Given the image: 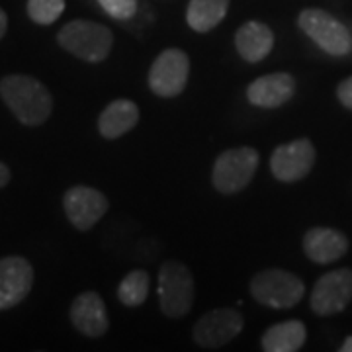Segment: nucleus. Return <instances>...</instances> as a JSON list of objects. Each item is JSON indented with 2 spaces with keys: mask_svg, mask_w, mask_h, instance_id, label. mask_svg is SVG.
<instances>
[{
  "mask_svg": "<svg viewBox=\"0 0 352 352\" xmlns=\"http://www.w3.org/2000/svg\"><path fill=\"white\" fill-rule=\"evenodd\" d=\"M0 98L24 126H41L53 110L45 85L30 75H8L0 80Z\"/></svg>",
  "mask_w": 352,
  "mask_h": 352,
  "instance_id": "1",
  "label": "nucleus"
},
{
  "mask_svg": "<svg viewBox=\"0 0 352 352\" xmlns=\"http://www.w3.org/2000/svg\"><path fill=\"white\" fill-rule=\"evenodd\" d=\"M57 41L65 51L87 63H102L112 51L113 36L106 25L88 20H73L61 28Z\"/></svg>",
  "mask_w": 352,
  "mask_h": 352,
  "instance_id": "2",
  "label": "nucleus"
},
{
  "mask_svg": "<svg viewBox=\"0 0 352 352\" xmlns=\"http://www.w3.org/2000/svg\"><path fill=\"white\" fill-rule=\"evenodd\" d=\"M252 298L272 309H289L302 302L305 286L300 278L282 268L258 272L251 282Z\"/></svg>",
  "mask_w": 352,
  "mask_h": 352,
  "instance_id": "3",
  "label": "nucleus"
},
{
  "mask_svg": "<svg viewBox=\"0 0 352 352\" xmlns=\"http://www.w3.org/2000/svg\"><path fill=\"white\" fill-rule=\"evenodd\" d=\"M159 303L166 317H184L194 303V276L186 264L168 261L159 270Z\"/></svg>",
  "mask_w": 352,
  "mask_h": 352,
  "instance_id": "4",
  "label": "nucleus"
},
{
  "mask_svg": "<svg viewBox=\"0 0 352 352\" xmlns=\"http://www.w3.org/2000/svg\"><path fill=\"white\" fill-rule=\"evenodd\" d=\"M258 151L252 147H237L223 151L214 164L212 182L221 194H237L249 186L258 168Z\"/></svg>",
  "mask_w": 352,
  "mask_h": 352,
  "instance_id": "5",
  "label": "nucleus"
},
{
  "mask_svg": "<svg viewBox=\"0 0 352 352\" xmlns=\"http://www.w3.org/2000/svg\"><path fill=\"white\" fill-rule=\"evenodd\" d=\"M298 24L303 34L314 39L329 55L342 57L352 51V34L349 28L325 10L305 8L298 18Z\"/></svg>",
  "mask_w": 352,
  "mask_h": 352,
  "instance_id": "6",
  "label": "nucleus"
},
{
  "mask_svg": "<svg viewBox=\"0 0 352 352\" xmlns=\"http://www.w3.org/2000/svg\"><path fill=\"white\" fill-rule=\"evenodd\" d=\"M190 59L182 50H164L149 69V88L157 96L175 98L188 85Z\"/></svg>",
  "mask_w": 352,
  "mask_h": 352,
  "instance_id": "7",
  "label": "nucleus"
},
{
  "mask_svg": "<svg viewBox=\"0 0 352 352\" xmlns=\"http://www.w3.org/2000/svg\"><path fill=\"white\" fill-rule=\"evenodd\" d=\"M243 317L231 307H219L204 314L192 329V337L201 349H219L239 337Z\"/></svg>",
  "mask_w": 352,
  "mask_h": 352,
  "instance_id": "8",
  "label": "nucleus"
},
{
  "mask_svg": "<svg viewBox=\"0 0 352 352\" xmlns=\"http://www.w3.org/2000/svg\"><path fill=\"white\" fill-rule=\"evenodd\" d=\"M315 164V147L309 139H296L274 149L270 170L282 182H296L309 175Z\"/></svg>",
  "mask_w": 352,
  "mask_h": 352,
  "instance_id": "9",
  "label": "nucleus"
},
{
  "mask_svg": "<svg viewBox=\"0 0 352 352\" xmlns=\"http://www.w3.org/2000/svg\"><path fill=\"white\" fill-rule=\"evenodd\" d=\"M352 302V270H331L317 280L311 292V309L317 315L340 314Z\"/></svg>",
  "mask_w": 352,
  "mask_h": 352,
  "instance_id": "10",
  "label": "nucleus"
},
{
  "mask_svg": "<svg viewBox=\"0 0 352 352\" xmlns=\"http://www.w3.org/2000/svg\"><path fill=\"white\" fill-rule=\"evenodd\" d=\"M65 214L78 231H88L106 215L110 204L108 198L90 186H73L63 196Z\"/></svg>",
  "mask_w": 352,
  "mask_h": 352,
  "instance_id": "11",
  "label": "nucleus"
},
{
  "mask_svg": "<svg viewBox=\"0 0 352 352\" xmlns=\"http://www.w3.org/2000/svg\"><path fill=\"white\" fill-rule=\"evenodd\" d=\"M34 286V268L22 256L0 258V311L10 309L20 302Z\"/></svg>",
  "mask_w": 352,
  "mask_h": 352,
  "instance_id": "12",
  "label": "nucleus"
},
{
  "mask_svg": "<svg viewBox=\"0 0 352 352\" xmlns=\"http://www.w3.org/2000/svg\"><path fill=\"white\" fill-rule=\"evenodd\" d=\"M296 94V80L288 73H272L258 76L247 88V98L252 106L272 110L292 100Z\"/></svg>",
  "mask_w": 352,
  "mask_h": 352,
  "instance_id": "13",
  "label": "nucleus"
},
{
  "mask_svg": "<svg viewBox=\"0 0 352 352\" xmlns=\"http://www.w3.org/2000/svg\"><path fill=\"white\" fill-rule=\"evenodd\" d=\"M71 321L76 331H80L82 335L92 337V339L102 337L110 325L108 309L96 292H85L76 296L71 305Z\"/></svg>",
  "mask_w": 352,
  "mask_h": 352,
  "instance_id": "14",
  "label": "nucleus"
},
{
  "mask_svg": "<svg viewBox=\"0 0 352 352\" xmlns=\"http://www.w3.org/2000/svg\"><path fill=\"white\" fill-rule=\"evenodd\" d=\"M303 251L309 261L317 264L335 263L349 251V241L337 229L314 227L303 237Z\"/></svg>",
  "mask_w": 352,
  "mask_h": 352,
  "instance_id": "15",
  "label": "nucleus"
},
{
  "mask_svg": "<svg viewBox=\"0 0 352 352\" xmlns=\"http://www.w3.org/2000/svg\"><path fill=\"white\" fill-rule=\"evenodd\" d=\"M235 47L247 63H258L274 47V34L263 22H247L235 34Z\"/></svg>",
  "mask_w": 352,
  "mask_h": 352,
  "instance_id": "16",
  "label": "nucleus"
},
{
  "mask_svg": "<svg viewBox=\"0 0 352 352\" xmlns=\"http://www.w3.org/2000/svg\"><path fill=\"white\" fill-rule=\"evenodd\" d=\"M139 108L135 102L120 98V100L110 102L98 118V131L102 138L118 139L126 135L138 126Z\"/></svg>",
  "mask_w": 352,
  "mask_h": 352,
  "instance_id": "17",
  "label": "nucleus"
},
{
  "mask_svg": "<svg viewBox=\"0 0 352 352\" xmlns=\"http://www.w3.org/2000/svg\"><path fill=\"white\" fill-rule=\"evenodd\" d=\"M307 337V329L302 321L289 319L268 329L263 335V349L266 352H296L300 351Z\"/></svg>",
  "mask_w": 352,
  "mask_h": 352,
  "instance_id": "18",
  "label": "nucleus"
},
{
  "mask_svg": "<svg viewBox=\"0 0 352 352\" xmlns=\"http://www.w3.org/2000/svg\"><path fill=\"white\" fill-rule=\"evenodd\" d=\"M229 10V0H190L186 22L194 32H212Z\"/></svg>",
  "mask_w": 352,
  "mask_h": 352,
  "instance_id": "19",
  "label": "nucleus"
},
{
  "mask_svg": "<svg viewBox=\"0 0 352 352\" xmlns=\"http://www.w3.org/2000/svg\"><path fill=\"white\" fill-rule=\"evenodd\" d=\"M151 280L145 270H131L118 286V298L127 307H138L149 296Z\"/></svg>",
  "mask_w": 352,
  "mask_h": 352,
  "instance_id": "20",
  "label": "nucleus"
},
{
  "mask_svg": "<svg viewBox=\"0 0 352 352\" xmlns=\"http://www.w3.org/2000/svg\"><path fill=\"white\" fill-rule=\"evenodd\" d=\"M65 10V0H28V14L39 25L53 24Z\"/></svg>",
  "mask_w": 352,
  "mask_h": 352,
  "instance_id": "21",
  "label": "nucleus"
},
{
  "mask_svg": "<svg viewBox=\"0 0 352 352\" xmlns=\"http://www.w3.org/2000/svg\"><path fill=\"white\" fill-rule=\"evenodd\" d=\"M98 4L113 20H129L138 12V0H98Z\"/></svg>",
  "mask_w": 352,
  "mask_h": 352,
  "instance_id": "22",
  "label": "nucleus"
},
{
  "mask_svg": "<svg viewBox=\"0 0 352 352\" xmlns=\"http://www.w3.org/2000/svg\"><path fill=\"white\" fill-rule=\"evenodd\" d=\"M337 96H339V102L344 108L352 110V76L340 82L339 88H337Z\"/></svg>",
  "mask_w": 352,
  "mask_h": 352,
  "instance_id": "23",
  "label": "nucleus"
},
{
  "mask_svg": "<svg viewBox=\"0 0 352 352\" xmlns=\"http://www.w3.org/2000/svg\"><path fill=\"white\" fill-rule=\"evenodd\" d=\"M10 168L4 163H0V188H4L10 182Z\"/></svg>",
  "mask_w": 352,
  "mask_h": 352,
  "instance_id": "24",
  "label": "nucleus"
},
{
  "mask_svg": "<svg viewBox=\"0 0 352 352\" xmlns=\"http://www.w3.org/2000/svg\"><path fill=\"white\" fill-rule=\"evenodd\" d=\"M6 30H8V16H6V12L0 8V39L4 38Z\"/></svg>",
  "mask_w": 352,
  "mask_h": 352,
  "instance_id": "25",
  "label": "nucleus"
},
{
  "mask_svg": "<svg viewBox=\"0 0 352 352\" xmlns=\"http://www.w3.org/2000/svg\"><path fill=\"white\" fill-rule=\"evenodd\" d=\"M339 351L340 352H352V335H351V337H346V339H344V342L340 344Z\"/></svg>",
  "mask_w": 352,
  "mask_h": 352,
  "instance_id": "26",
  "label": "nucleus"
}]
</instances>
